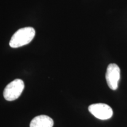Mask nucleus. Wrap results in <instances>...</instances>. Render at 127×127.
Instances as JSON below:
<instances>
[{
  "mask_svg": "<svg viewBox=\"0 0 127 127\" xmlns=\"http://www.w3.org/2000/svg\"><path fill=\"white\" fill-rule=\"evenodd\" d=\"M35 35V31L32 27H24L16 31L9 41V46L16 48L23 47L31 42Z\"/></svg>",
  "mask_w": 127,
  "mask_h": 127,
  "instance_id": "nucleus-1",
  "label": "nucleus"
},
{
  "mask_svg": "<svg viewBox=\"0 0 127 127\" xmlns=\"http://www.w3.org/2000/svg\"><path fill=\"white\" fill-rule=\"evenodd\" d=\"M24 89V83L22 79H15L8 84L4 89V97L7 101H12L18 99Z\"/></svg>",
  "mask_w": 127,
  "mask_h": 127,
  "instance_id": "nucleus-2",
  "label": "nucleus"
},
{
  "mask_svg": "<svg viewBox=\"0 0 127 127\" xmlns=\"http://www.w3.org/2000/svg\"><path fill=\"white\" fill-rule=\"evenodd\" d=\"M88 110L96 118L101 120H107L113 115V111L108 105L98 103L89 106Z\"/></svg>",
  "mask_w": 127,
  "mask_h": 127,
  "instance_id": "nucleus-3",
  "label": "nucleus"
},
{
  "mask_svg": "<svg viewBox=\"0 0 127 127\" xmlns=\"http://www.w3.org/2000/svg\"><path fill=\"white\" fill-rule=\"evenodd\" d=\"M120 72V67L115 64H110L108 66L105 78L108 85L111 90H116L118 88Z\"/></svg>",
  "mask_w": 127,
  "mask_h": 127,
  "instance_id": "nucleus-4",
  "label": "nucleus"
},
{
  "mask_svg": "<svg viewBox=\"0 0 127 127\" xmlns=\"http://www.w3.org/2000/svg\"><path fill=\"white\" fill-rule=\"evenodd\" d=\"M54 121L51 118L45 115L34 117L30 123V127H52Z\"/></svg>",
  "mask_w": 127,
  "mask_h": 127,
  "instance_id": "nucleus-5",
  "label": "nucleus"
}]
</instances>
